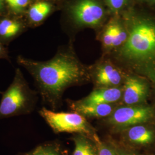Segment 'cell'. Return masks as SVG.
<instances>
[{"mask_svg":"<svg viewBox=\"0 0 155 155\" xmlns=\"http://www.w3.org/2000/svg\"><path fill=\"white\" fill-rule=\"evenodd\" d=\"M16 155H67V152L59 142L50 141L40 144L29 152L18 153Z\"/></svg>","mask_w":155,"mask_h":155,"instance_id":"obj_16","label":"cell"},{"mask_svg":"<svg viewBox=\"0 0 155 155\" xmlns=\"http://www.w3.org/2000/svg\"><path fill=\"white\" fill-rule=\"evenodd\" d=\"M39 113L54 133L81 134L94 141L98 137L85 117L76 112H56L43 107Z\"/></svg>","mask_w":155,"mask_h":155,"instance_id":"obj_5","label":"cell"},{"mask_svg":"<svg viewBox=\"0 0 155 155\" xmlns=\"http://www.w3.org/2000/svg\"><path fill=\"white\" fill-rule=\"evenodd\" d=\"M155 118V107L141 104L120 107L113 111L107 120L111 126L124 130L134 125L150 123Z\"/></svg>","mask_w":155,"mask_h":155,"instance_id":"obj_6","label":"cell"},{"mask_svg":"<svg viewBox=\"0 0 155 155\" xmlns=\"http://www.w3.org/2000/svg\"><path fill=\"white\" fill-rule=\"evenodd\" d=\"M147 124L134 125L123 130L124 140L130 147L137 149H149L155 147V128Z\"/></svg>","mask_w":155,"mask_h":155,"instance_id":"obj_10","label":"cell"},{"mask_svg":"<svg viewBox=\"0 0 155 155\" xmlns=\"http://www.w3.org/2000/svg\"><path fill=\"white\" fill-rule=\"evenodd\" d=\"M10 11L15 15H21L26 11L31 0H4Z\"/></svg>","mask_w":155,"mask_h":155,"instance_id":"obj_18","label":"cell"},{"mask_svg":"<svg viewBox=\"0 0 155 155\" xmlns=\"http://www.w3.org/2000/svg\"><path fill=\"white\" fill-rule=\"evenodd\" d=\"M122 93L123 89L120 87L98 88L77 102L83 105L111 104L120 100Z\"/></svg>","mask_w":155,"mask_h":155,"instance_id":"obj_11","label":"cell"},{"mask_svg":"<svg viewBox=\"0 0 155 155\" xmlns=\"http://www.w3.org/2000/svg\"><path fill=\"white\" fill-rule=\"evenodd\" d=\"M58 3L72 34L87 28L97 34L111 16L104 0H61Z\"/></svg>","mask_w":155,"mask_h":155,"instance_id":"obj_3","label":"cell"},{"mask_svg":"<svg viewBox=\"0 0 155 155\" xmlns=\"http://www.w3.org/2000/svg\"><path fill=\"white\" fill-rule=\"evenodd\" d=\"M24 28L22 21L16 18H0V41L3 45H8L21 33Z\"/></svg>","mask_w":155,"mask_h":155,"instance_id":"obj_14","label":"cell"},{"mask_svg":"<svg viewBox=\"0 0 155 155\" xmlns=\"http://www.w3.org/2000/svg\"><path fill=\"white\" fill-rule=\"evenodd\" d=\"M1 93H2V91H0V94H1Z\"/></svg>","mask_w":155,"mask_h":155,"instance_id":"obj_26","label":"cell"},{"mask_svg":"<svg viewBox=\"0 0 155 155\" xmlns=\"http://www.w3.org/2000/svg\"><path fill=\"white\" fill-rule=\"evenodd\" d=\"M1 94L0 120L29 115L36 109L39 101L38 92L30 87L19 68L11 84Z\"/></svg>","mask_w":155,"mask_h":155,"instance_id":"obj_4","label":"cell"},{"mask_svg":"<svg viewBox=\"0 0 155 155\" xmlns=\"http://www.w3.org/2000/svg\"><path fill=\"white\" fill-rule=\"evenodd\" d=\"M122 16L128 38L106 56L122 69L155 84V12L134 4Z\"/></svg>","mask_w":155,"mask_h":155,"instance_id":"obj_2","label":"cell"},{"mask_svg":"<svg viewBox=\"0 0 155 155\" xmlns=\"http://www.w3.org/2000/svg\"><path fill=\"white\" fill-rule=\"evenodd\" d=\"M129 32L122 15L111 16L108 21L96 34L102 46L103 55H109L127 41Z\"/></svg>","mask_w":155,"mask_h":155,"instance_id":"obj_7","label":"cell"},{"mask_svg":"<svg viewBox=\"0 0 155 155\" xmlns=\"http://www.w3.org/2000/svg\"><path fill=\"white\" fill-rule=\"evenodd\" d=\"M111 16L122 15L134 4V0H104Z\"/></svg>","mask_w":155,"mask_h":155,"instance_id":"obj_17","label":"cell"},{"mask_svg":"<svg viewBox=\"0 0 155 155\" xmlns=\"http://www.w3.org/2000/svg\"><path fill=\"white\" fill-rule=\"evenodd\" d=\"M0 59H6L8 61H11L8 48L5 47L4 45H3L1 41H0Z\"/></svg>","mask_w":155,"mask_h":155,"instance_id":"obj_22","label":"cell"},{"mask_svg":"<svg viewBox=\"0 0 155 155\" xmlns=\"http://www.w3.org/2000/svg\"><path fill=\"white\" fill-rule=\"evenodd\" d=\"M97 145L98 155H117L112 145L102 141L99 137L94 141Z\"/></svg>","mask_w":155,"mask_h":155,"instance_id":"obj_19","label":"cell"},{"mask_svg":"<svg viewBox=\"0 0 155 155\" xmlns=\"http://www.w3.org/2000/svg\"><path fill=\"white\" fill-rule=\"evenodd\" d=\"M6 11L5 2L4 0H0V15H4Z\"/></svg>","mask_w":155,"mask_h":155,"instance_id":"obj_23","label":"cell"},{"mask_svg":"<svg viewBox=\"0 0 155 155\" xmlns=\"http://www.w3.org/2000/svg\"><path fill=\"white\" fill-rule=\"evenodd\" d=\"M90 77L98 87H117L124 82L127 73L110 58L104 56L94 64L89 67Z\"/></svg>","mask_w":155,"mask_h":155,"instance_id":"obj_8","label":"cell"},{"mask_svg":"<svg viewBox=\"0 0 155 155\" xmlns=\"http://www.w3.org/2000/svg\"><path fill=\"white\" fill-rule=\"evenodd\" d=\"M149 81L137 74H127L122 93L123 103L127 106L143 104L150 94Z\"/></svg>","mask_w":155,"mask_h":155,"instance_id":"obj_9","label":"cell"},{"mask_svg":"<svg viewBox=\"0 0 155 155\" xmlns=\"http://www.w3.org/2000/svg\"><path fill=\"white\" fill-rule=\"evenodd\" d=\"M110 144L113 147L117 155H138L134 153L133 150L126 148L116 143H110Z\"/></svg>","mask_w":155,"mask_h":155,"instance_id":"obj_20","label":"cell"},{"mask_svg":"<svg viewBox=\"0 0 155 155\" xmlns=\"http://www.w3.org/2000/svg\"><path fill=\"white\" fill-rule=\"evenodd\" d=\"M134 3L136 5L155 12V0H134Z\"/></svg>","mask_w":155,"mask_h":155,"instance_id":"obj_21","label":"cell"},{"mask_svg":"<svg viewBox=\"0 0 155 155\" xmlns=\"http://www.w3.org/2000/svg\"><path fill=\"white\" fill-rule=\"evenodd\" d=\"M71 140L74 143L72 155H98L95 142L87 136L77 134L74 135Z\"/></svg>","mask_w":155,"mask_h":155,"instance_id":"obj_15","label":"cell"},{"mask_svg":"<svg viewBox=\"0 0 155 155\" xmlns=\"http://www.w3.org/2000/svg\"><path fill=\"white\" fill-rule=\"evenodd\" d=\"M151 155V154H148V155Z\"/></svg>","mask_w":155,"mask_h":155,"instance_id":"obj_25","label":"cell"},{"mask_svg":"<svg viewBox=\"0 0 155 155\" xmlns=\"http://www.w3.org/2000/svg\"><path fill=\"white\" fill-rule=\"evenodd\" d=\"M17 62L33 78L42 103L54 110L61 106L67 89L90 78L89 67L79 61L72 43L61 47L48 61H37L18 55Z\"/></svg>","mask_w":155,"mask_h":155,"instance_id":"obj_1","label":"cell"},{"mask_svg":"<svg viewBox=\"0 0 155 155\" xmlns=\"http://www.w3.org/2000/svg\"><path fill=\"white\" fill-rule=\"evenodd\" d=\"M70 109L74 112L87 117L102 118L109 116L113 111L111 104L83 105L77 101H67Z\"/></svg>","mask_w":155,"mask_h":155,"instance_id":"obj_12","label":"cell"},{"mask_svg":"<svg viewBox=\"0 0 155 155\" xmlns=\"http://www.w3.org/2000/svg\"><path fill=\"white\" fill-rule=\"evenodd\" d=\"M59 9L58 3L50 1H36L28 9L27 14L30 22L33 24H39L54 12Z\"/></svg>","mask_w":155,"mask_h":155,"instance_id":"obj_13","label":"cell"},{"mask_svg":"<svg viewBox=\"0 0 155 155\" xmlns=\"http://www.w3.org/2000/svg\"><path fill=\"white\" fill-rule=\"evenodd\" d=\"M36 1H40V0H36ZM45 1H52V2H59L61 1V0H45Z\"/></svg>","mask_w":155,"mask_h":155,"instance_id":"obj_24","label":"cell"}]
</instances>
